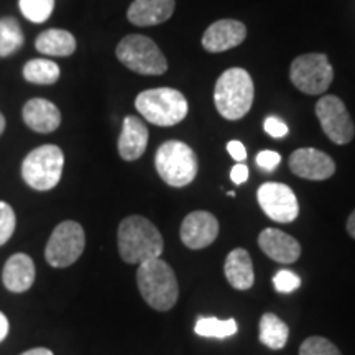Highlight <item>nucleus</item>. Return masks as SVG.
<instances>
[{
	"mask_svg": "<svg viewBox=\"0 0 355 355\" xmlns=\"http://www.w3.org/2000/svg\"><path fill=\"white\" fill-rule=\"evenodd\" d=\"M237 321L225 319L220 321L217 318H201L194 326V332L201 337H214V339H225L237 332Z\"/></svg>",
	"mask_w": 355,
	"mask_h": 355,
	"instance_id": "nucleus-25",
	"label": "nucleus"
},
{
	"mask_svg": "<svg viewBox=\"0 0 355 355\" xmlns=\"http://www.w3.org/2000/svg\"><path fill=\"white\" fill-rule=\"evenodd\" d=\"M17 227V216L10 204L0 201V247L10 241V237L15 232Z\"/></svg>",
	"mask_w": 355,
	"mask_h": 355,
	"instance_id": "nucleus-28",
	"label": "nucleus"
},
{
	"mask_svg": "<svg viewBox=\"0 0 355 355\" xmlns=\"http://www.w3.org/2000/svg\"><path fill=\"white\" fill-rule=\"evenodd\" d=\"M20 355H55V354H53L51 350L46 349V347H35V349L26 350V352L20 354Z\"/></svg>",
	"mask_w": 355,
	"mask_h": 355,
	"instance_id": "nucleus-35",
	"label": "nucleus"
},
{
	"mask_svg": "<svg viewBox=\"0 0 355 355\" xmlns=\"http://www.w3.org/2000/svg\"><path fill=\"white\" fill-rule=\"evenodd\" d=\"M137 285L145 303L157 311H170L180 296L175 272L162 259L140 263L137 272Z\"/></svg>",
	"mask_w": 355,
	"mask_h": 355,
	"instance_id": "nucleus-2",
	"label": "nucleus"
},
{
	"mask_svg": "<svg viewBox=\"0 0 355 355\" xmlns=\"http://www.w3.org/2000/svg\"><path fill=\"white\" fill-rule=\"evenodd\" d=\"M227 152H229L230 157H232L234 159H237L239 163L245 162L247 150H245V146L241 144V141H237V140L229 141V144H227Z\"/></svg>",
	"mask_w": 355,
	"mask_h": 355,
	"instance_id": "nucleus-32",
	"label": "nucleus"
},
{
	"mask_svg": "<svg viewBox=\"0 0 355 355\" xmlns=\"http://www.w3.org/2000/svg\"><path fill=\"white\" fill-rule=\"evenodd\" d=\"M261 252L278 263H295L301 255V245L295 237L279 229H265L259 235Z\"/></svg>",
	"mask_w": 355,
	"mask_h": 355,
	"instance_id": "nucleus-15",
	"label": "nucleus"
},
{
	"mask_svg": "<svg viewBox=\"0 0 355 355\" xmlns=\"http://www.w3.org/2000/svg\"><path fill=\"white\" fill-rule=\"evenodd\" d=\"M230 180L234 181L235 184H242L248 180V168L243 165V163H237L230 171Z\"/></svg>",
	"mask_w": 355,
	"mask_h": 355,
	"instance_id": "nucleus-33",
	"label": "nucleus"
},
{
	"mask_svg": "<svg viewBox=\"0 0 355 355\" xmlns=\"http://www.w3.org/2000/svg\"><path fill=\"white\" fill-rule=\"evenodd\" d=\"M290 79L304 94L319 96L329 89L334 79V69L324 53H308L293 61Z\"/></svg>",
	"mask_w": 355,
	"mask_h": 355,
	"instance_id": "nucleus-9",
	"label": "nucleus"
},
{
	"mask_svg": "<svg viewBox=\"0 0 355 355\" xmlns=\"http://www.w3.org/2000/svg\"><path fill=\"white\" fill-rule=\"evenodd\" d=\"M259 327L261 344L273 350L285 347L288 343V336H290V329H288L285 321H282V319L272 313H266L261 316Z\"/></svg>",
	"mask_w": 355,
	"mask_h": 355,
	"instance_id": "nucleus-22",
	"label": "nucleus"
},
{
	"mask_svg": "<svg viewBox=\"0 0 355 355\" xmlns=\"http://www.w3.org/2000/svg\"><path fill=\"white\" fill-rule=\"evenodd\" d=\"M163 237L148 219L141 216H128L119 224L117 247L125 263H144L159 259L163 252Z\"/></svg>",
	"mask_w": 355,
	"mask_h": 355,
	"instance_id": "nucleus-1",
	"label": "nucleus"
},
{
	"mask_svg": "<svg viewBox=\"0 0 355 355\" xmlns=\"http://www.w3.org/2000/svg\"><path fill=\"white\" fill-rule=\"evenodd\" d=\"M155 166L159 178L173 188H183L193 183L199 170L194 150L178 140H168L159 145L155 155Z\"/></svg>",
	"mask_w": 355,
	"mask_h": 355,
	"instance_id": "nucleus-5",
	"label": "nucleus"
},
{
	"mask_svg": "<svg viewBox=\"0 0 355 355\" xmlns=\"http://www.w3.org/2000/svg\"><path fill=\"white\" fill-rule=\"evenodd\" d=\"M247 37V28L239 20H219L209 25L202 35V46L209 53H222L232 50L243 43Z\"/></svg>",
	"mask_w": 355,
	"mask_h": 355,
	"instance_id": "nucleus-14",
	"label": "nucleus"
},
{
	"mask_svg": "<svg viewBox=\"0 0 355 355\" xmlns=\"http://www.w3.org/2000/svg\"><path fill=\"white\" fill-rule=\"evenodd\" d=\"M224 273L234 290H250L255 283L254 265L245 248H234L224 263Z\"/></svg>",
	"mask_w": 355,
	"mask_h": 355,
	"instance_id": "nucleus-20",
	"label": "nucleus"
},
{
	"mask_svg": "<svg viewBox=\"0 0 355 355\" xmlns=\"http://www.w3.org/2000/svg\"><path fill=\"white\" fill-rule=\"evenodd\" d=\"M6 125H7V122H6V117H3V114L0 112V137H2L3 130H6Z\"/></svg>",
	"mask_w": 355,
	"mask_h": 355,
	"instance_id": "nucleus-37",
	"label": "nucleus"
},
{
	"mask_svg": "<svg viewBox=\"0 0 355 355\" xmlns=\"http://www.w3.org/2000/svg\"><path fill=\"white\" fill-rule=\"evenodd\" d=\"M347 232H349L350 237L355 239V209H354V212L349 216V219H347Z\"/></svg>",
	"mask_w": 355,
	"mask_h": 355,
	"instance_id": "nucleus-36",
	"label": "nucleus"
},
{
	"mask_svg": "<svg viewBox=\"0 0 355 355\" xmlns=\"http://www.w3.org/2000/svg\"><path fill=\"white\" fill-rule=\"evenodd\" d=\"M25 125L37 133H51L61 125V112L51 101L35 97L25 102L21 109Z\"/></svg>",
	"mask_w": 355,
	"mask_h": 355,
	"instance_id": "nucleus-16",
	"label": "nucleus"
},
{
	"mask_svg": "<svg viewBox=\"0 0 355 355\" xmlns=\"http://www.w3.org/2000/svg\"><path fill=\"white\" fill-rule=\"evenodd\" d=\"M175 6V0H133L127 19L137 26H155L170 19Z\"/></svg>",
	"mask_w": 355,
	"mask_h": 355,
	"instance_id": "nucleus-18",
	"label": "nucleus"
},
{
	"mask_svg": "<svg viewBox=\"0 0 355 355\" xmlns=\"http://www.w3.org/2000/svg\"><path fill=\"white\" fill-rule=\"evenodd\" d=\"M265 130L273 139H282V137H285L288 133V125L277 117H268L265 121Z\"/></svg>",
	"mask_w": 355,
	"mask_h": 355,
	"instance_id": "nucleus-31",
	"label": "nucleus"
},
{
	"mask_svg": "<svg viewBox=\"0 0 355 355\" xmlns=\"http://www.w3.org/2000/svg\"><path fill=\"white\" fill-rule=\"evenodd\" d=\"M316 115L327 139L345 145L354 139L355 125L343 101L337 96H322L316 104Z\"/></svg>",
	"mask_w": 355,
	"mask_h": 355,
	"instance_id": "nucleus-10",
	"label": "nucleus"
},
{
	"mask_svg": "<svg viewBox=\"0 0 355 355\" xmlns=\"http://www.w3.org/2000/svg\"><path fill=\"white\" fill-rule=\"evenodd\" d=\"M8 331H10V324H8V319L6 314L0 311V343L6 340V337L8 336Z\"/></svg>",
	"mask_w": 355,
	"mask_h": 355,
	"instance_id": "nucleus-34",
	"label": "nucleus"
},
{
	"mask_svg": "<svg viewBox=\"0 0 355 355\" xmlns=\"http://www.w3.org/2000/svg\"><path fill=\"white\" fill-rule=\"evenodd\" d=\"M300 355H343L331 340L314 336L306 339L300 347Z\"/></svg>",
	"mask_w": 355,
	"mask_h": 355,
	"instance_id": "nucleus-27",
	"label": "nucleus"
},
{
	"mask_svg": "<svg viewBox=\"0 0 355 355\" xmlns=\"http://www.w3.org/2000/svg\"><path fill=\"white\" fill-rule=\"evenodd\" d=\"M254 81L242 68H230L220 74L214 89V102L219 114L227 121L245 117L254 104Z\"/></svg>",
	"mask_w": 355,
	"mask_h": 355,
	"instance_id": "nucleus-3",
	"label": "nucleus"
},
{
	"mask_svg": "<svg viewBox=\"0 0 355 355\" xmlns=\"http://www.w3.org/2000/svg\"><path fill=\"white\" fill-rule=\"evenodd\" d=\"M64 168V153L56 145H42L21 162V178L35 191H50L60 183Z\"/></svg>",
	"mask_w": 355,
	"mask_h": 355,
	"instance_id": "nucleus-6",
	"label": "nucleus"
},
{
	"mask_svg": "<svg viewBox=\"0 0 355 355\" xmlns=\"http://www.w3.org/2000/svg\"><path fill=\"white\" fill-rule=\"evenodd\" d=\"M273 285L279 293H291L301 286V278L290 270H279L273 277Z\"/></svg>",
	"mask_w": 355,
	"mask_h": 355,
	"instance_id": "nucleus-29",
	"label": "nucleus"
},
{
	"mask_svg": "<svg viewBox=\"0 0 355 355\" xmlns=\"http://www.w3.org/2000/svg\"><path fill=\"white\" fill-rule=\"evenodd\" d=\"M261 211L275 222L288 224L300 214L298 199L290 186L283 183H263L257 191Z\"/></svg>",
	"mask_w": 355,
	"mask_h": 355,
	"instance_id": "nucleus-11",
	"label": "nucleus"
},
{
	"mask_svg": "<svg viewBox=\"0 0 355 355\" xmlns=\"http://www.w3.org/2000/svg\"><path fill=\"white\" fill-rule=\"evenodd\" d=\"M219 235V222L207 211H194L184 217L180 237L191 250L209 247Z\"/></svg>",
	"mask_w": 355,
	"mask_h": 355,
	"instance_id": "nucleus-12",
	"label": "nucleus"
},
{
	"mask_svg": "<svg viewBox=\"0 0 355 355\" xmlns=\"http://www.w3.org/2000/svg\"><path fill=\"white\" fill-rule=\"evenodd\" d=\"M115 55L125 68L144 76H159L168 69L165 55L145 35H127L117 44Z\"/></svg>",
	"mask_w": 355,
	"mask_h": 355,
	"instance_id": "nucleus-7",
	"label": "nucleus"
},
{
	"mask_svg": "<svg viewBox=\"0 0 355 355\" xmlns=\"http://www.w3.org/2000/svg\"><path fill=\"white\" fill-rule=\"evenodd\" d=\"M35 48L46 56H71L76 51V38L68 30L50 28L40 33L35 40Z\"/></svg>",
	"mask_w": 355,
	"mask_h": 355,
	"instance_id": "nucleus-21",
	"label": "nucleus"
},
{
	"mask_svg": "<svg viewBox=\"0 0 355 355\" xmlns=\"http://www.w3.org/2000/svg\"><path fill=\"white\" fill-rule=\"evenodd\" d=\"M25 44L24 30L15 17L0 19V58H8L21 50Z\"/></svg>",
	"mask_w": 355,
	"mask_h": 355,
	"instance_id": "nucleus-24",
	"label": "nucleus"
},
{
	"mask_svg": "<svg viewBox=\"0 0 355 355\" xmlns=\"http://www.w3.org/2000/svg\"><path fill=\"white\" fill-rule=\"evenodd\" d=\"M148 128L139 117L127 115L123 119L122 132L117 141V150L122 159L125 162H135L145 153L148 145Z\"/></svg>",
	"mask_w": 355,
	"mask_h": 355,
	"instance_id": "nucleus-17",
	"label": "nucleus"
},
{
	"mask_svg": "<svg viewBox=\"0 0 355 355\" xmlns=\"http://www.w3.org/2000/svg\"><path fill=\"white\" fill-rule=\"evenodd\" d=\"M21 15L32 24H44L55 10V0H19Z\"/></svg>",
	"mask_w": 355,
	"mask_h": 355,
	"instance_id": "nucleus-26",
	"label": "nucleus"
},
{
	"mask_svg": "<svg viewBox=\"0 0 355 355\" xmlns=\"http://www.w3.org/2000/svg\"><path fill=\"white\" fill-rule=\"evenodd\" d=\"M290 170L309 181H324L336 173V163L329 155L316 148H298L291 153Z\"/></svg>",
	"mask_w": 355,
	"mask_h": 355,
	"instance_id": "nucleus-13",
	"label": "nucleus"
},
{
	"mask_svg": "<svg viewBox=\"0 0 355 355\" xmlns=\"http://www.w3.org/2000/svg\"><path fill=\"white\" fill-rule=\"evenodd\" d=\"M86 247V234L76 220H63L58 224L48 239L44 259L55 268H66L76 263Z\"/></svg>",
	"mask_w": 355,
	"mask_h": 355,
	"instance_id": "nucleus-8",
	"label": "nucleus"
},
{
	"mask_svg": "<svg viewBox=\"0 0 355 355\" xmlns=\"http://www.w3.org/2000/svg\"><path fill=\"white\" fill-rule=\"evenodd\" d=\"M21 73H24L26 83L38 84V86H51V84L58 83L61 76L60 66L55 61L43 60V58L30 60L28 63H25Z\"/></svg>",
	"mask_w": 355,
	"mask_h": 355,
	"instance_id": "nucleus-23",
	"label": "nucleus"
},
{
	"mask_svg": "<svg viewBox=\"0 0 355 355\" xmlns=\"http://www.w3.org/2000/svg\"><path fill=\"white\" fill-rule=\"evenodd\" d=\"M37 270L32 257L26 254H13L6 261L2 272L3 286L12 293H25L33 286Z\"/></svg>",
	"mask_w": 355,
	"mask_h": 355,
	"instance_id": "nucleus-19",
	"label": "nucleus"
},
{
	"mask_svg": "<svg viewBox=\"0 0 355 355\" xmlns=\"http://www.w3.org/2000/svg\"><path fill=\"white\" fill-rule=\"evenodd\" d=\"M135 107L145 121L158 127H173L188 115V101L180 91L157 87L141 91L135 99Z\"/></svg>",
	"mask_w": 355,
	"mask_h": 355,
	"instance_id": "nucleus-4",
	"label": "nucleus"
},
{
	"mask_svg": "<svg viewBox=\"0 0 355 355\" xmlns=\"http://www.w3.org/2000/svg\"><path fill=\"white\" fill-rule=\"evenodd\" d=\"M279 162H282V155L272 152V150H265V152H260L257 155V165H259L261 170L272 171L279 165Z\"/></svg>",
	"mask_w": 355,
	"mask_h": 355,
	"instance_id": "nucleus-30",
	"label": "nucleus"
}]
</instances>
